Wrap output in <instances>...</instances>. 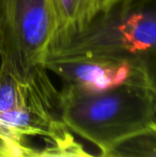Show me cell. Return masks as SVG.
Listing matches in <instances>:
<instances>
[{
	"label": "cell",
	"instance_id": "6da1fadb",
	"mask_svg": "<svg viewBox=\"0 0 156 157\" xmlns=\"http://www.w3.org/2000/svg\"><path fill=\"white\" fill-rule=\"evenodd\" d=\"M75 56L127 63L156 91V0L117 1L82 30L55 40L47 59Z\"/></svg>",
	"mask_w": 156,
	"mask_h": 157
},
{
	"label": "cell",
	"instance_id": "7a4b0ae2",
	"mask_svg": "<svg viewBox=\"0 0 156 157\" xmlns=\"http://www.w3.org/2000/svg\"><path fill=\"white\" fill-rule=\"evenodd\" d=\"M59 108L68 129L97 147L101 156L156 121L153 91L143 85L93 91L63 84Z\"/></svg>",
	"mask_w": 156,
	"mask_h": 157
},
{
	"label": "cell",
	"instance_id": "3957f363",
	"mask_svg": "<svg viewBox=\"0 0 156 157\" xmlns=\"http://www.w3.org/2000/svg\"><path fill=\"white\" fill-rule=\"evenodd\" d=\"M2 128L29 157L40 156L34 142H42L46 156H88L60 115L59 91L45 67L15 77L7 109L0 113Z\"/></svg>",
	"mask_w": 156,
	"mask_h": 157
},
{
	"label": "cell",
	"instance_id": "277c9868",
	"mask_svg": "<svg viewBox=\"0 0 156 157\" xmlns=\"http://www.w3.org/2000/svg\"><path fill=\"white\" fill-rule=\"evenodd\" d=\"M57 30L54 0H0V69L25 77L44 67Z\"/></svg>",
	"mask_w": 156,
	"mask_h": 157
},
{
	"label": "cell",
	"instance_id": "5b68a950",
	"mask_svg": "<svg viewBox=\"0 0 156 157\" xmlns=\"http://www.w3.org/2000/svg\"><path fill=\"white\" fill-rule=\"evenodd\" d=\"M44 67L60 77L63 84L93 91L108 90L126 84L145 86L141 75L123 62L87 56L48 58Z\"/></svg>",
	"mask_w": 156,
	"mask_h": 157
},
{
	"label": "cell",
	"instance_id": "8992f818",
	"mask_svg": "<svg viewBox=\"0 0 156 157\" xmlns=\"http://www.w3.org/2000/svg\"><path fill=\"white\" fill-rule=\"evenodd\" d=\"M54 4L58 18L54 40L82 30L95 17L94 0H54Z\"/></svg>",
	"mask_w": 156,
	"mask_h": 157
},
{
	"label": "cell",
	"instance_id": "52a82bcc",
	"mask_svg": "<svg viewBox=\"0 0 156 157\" xmlns=\"http://www.w3.org/2000/svg\"><path fill=\"white\" fill-rule=\"evenodd\" d=\"M156 157V121L118 144L108 157Z\"/></svg>",
	"mask_w": 156,
	"mask_h": 157
},
{
	"label": "cell",
	"instance_id": "ba28073f",
	"mask_svg": "<svg viewBox=\"0 0 156 157\" xmlns=\"http://www.w3.org/2000/svg\"><path fill=\"white\" fill-rule=\"evenodd\" d=\"M29 157L28 151L17 143L0 124V157Z\"/></svg>",
	"mask_w": 156,
	"mask_h": 157
},
{
	"label": "cell",
	"instance_id": "9c48e42d",
	"mask_svg": "<svg viewBox=\"0 0 156 157\" xmlns=\"http://www.w3.org/2000/svg\"><path fill=\"white\" fill-rule=\"evenodd\" d=\"M117 1H119V0H94L95 16L100 12L107 10L108 7H110Z\"/></svg>",
	"mask_w": 156,
	"mask_h": 157
},
{
	"label": "cell",
	"instance_id": "30bf717a",
	"mask_svg": "<svg viewBox=\"0 0 156 157\" xmlns=\"http://www.w3.org/2000/svg\"><path fill=\"white\" fill-rule=\"evenodd\" d=\"M153 95H154V104H155L156 109V91H153Z\"/></svg>",
	"mask_w": 156,
	"mask_h": 157
}]
</instances>
